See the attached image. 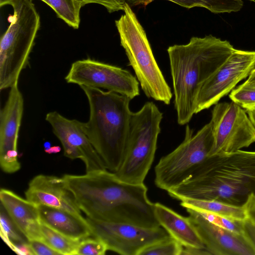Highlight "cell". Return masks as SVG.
Here are the masks:
<instances>
[{"label": "cell", "instance_id": "25", "mask_svg": "<svg viewBox=\"0 0 255 255\" xmlns=\"http://www.w3.org/2000/svg\"><path fill=\"white\" fill-rule=\"evenodd\" d=\"M0 222L1 238L11 250L14 245L25 242L16 231L17 227L5 210H2V207L0 210Z\"/></svg>", "mask_w": 255, "mask_h": 255}, {"label": "cell", "instance_id": "40", "mask_svg": "<svg viewBox=\"0 0 255 255\" xmlns=\"http://www.w3.org/2000/svg\"><path fill=\"white\" fill-rule=\"evenodd\" d=\"M250 0V1H251L255 2V0Z\"/></svg>", "mask_w": 255, "mask_h": 255}, {"label": "cell", "instance_id": "7", "mask_svg": "<svg viewBox=\"0 0 255 255\" xmlns=\"http://www.w3.org/2000/svg\"><path fill=\"white\" fill-rule=\"evenodd\" d=\"M163 114L152 102L132 112L128 136L122 163L114 172L128 183H144L154 159Z\"/></svg>", "mask_w": 255, "mask_h": 255}, {"label": "cell", "instance_id": "10", "mask_svg": "<svg viewBox=\"0 0 255 255\" xmlns=\"http://www.w3.org/2000/svg\"><path fill=\"white\" fill-rule=\"evenodd\" d=\"M65 79L68 83L104 89L131 100L139 95V83L129 71L90 58L73 63Z\"/></svg>", "mask_w": 255, "mask_h": 255}, {"label": "cell", "instance_id": "4", "mask_svg": "<svg viewBox=\"0 0 255 255\" xmlns=\"http://www.w3.org/2000/svg\"><path fill=\"white\" fill-rule=\"evenodd\" d=\"M80 87L90 108L89 119L85 123L87 134L106 169L116 172L123 161L128 136L131 100L115 92Z\"/></svg>", "mask_w": 255, "mask_h": 255}, {"label": "cell", "instance_id": "23", "mask_svg": "<svg viewBox=\"0 0 255 255\" xmlns=\"http://www.w3.org/2000/svg\"><path fill=\"white\" fill-rule=\"evenodd\" d=\"M52 8L57 16L74 29L80 22V9L82 7L77 0H41Z\"/></svg>", "mask_w": 255, "mask_h": 255}, {"label": "cell", "instance_id": "22", "mask_svg": "<svg viewBox=\"0 0 255 255\" xmlns=\"http://www.w3.org/2000/svg\"><path fill=\"white\" fill-rule=\"evenodd\" d=\"M40 241L47 244L59 255H76L80 241L68 238L49 228L42 222L40 226Z\"/></svg>", "mask_w": 255, "mask_h": 255}, {"label": "cell", "instance_id": "3", "mask_svg": "<svg viewBox=\"0 0 255 255\" xmlns=\"http://www.w3.org/2000/svg\"><path fill=\"white\" fill-rule=\"evenodd\" d=\"M235 48L227 40L212 35L192 37L185 44L167 51L173 88L177 123L186 125L195 114V101L201 84L230 56Z\"/></svg>", "mask_w": 255, "mask_h": 255}, {"label": "cell", "instance_id": "19", "mask_svg": "<svg viewBox=\"0 0 255 255\" xmlns=\"http://www.w3.org/2000/svg\"><path fill=\"white\" fill-rule=\"evenodd\" d=\"M154 209L160 226L183 247L206 248L188 217H183L158 202L154 203Z\"/></svg>", "mask_w": 255, "mask_h": 255}, {"label": "cell", "instance_id": "12", "mask_svg": "<svg viewBox=\"0 0 255 255\" xmlns=\"http://www.w3.org/2000/svg\"><path fill=\"white\" fill-rule=\"evenodd\" d=\"M86 219L93 237L99 238L108 250L123 255H139L148 246L170 236L162 227L147 228L124 223Z\"/></svg>", "mask_w": 255, "mask_h": 255}, {"label": "cell", "instance_id": "9", "mask_svg": "<svg viewBox=\"0 0 255 255\" xmlns=\"http://www.w3.org/2000/svg\"><path fill=\"white\" fill-rule=\"evenodd\" d=\"M210 122L214 141L209 156L241 150L255 142V128L246 110L232 101L215 105Z\"/></svg>", "mask_w": 255, "mask_h": 255}, {"label": "cell", "instance_id": "17", "mask_svg": "<svg viewBox=\"0 0 255 255\" xmlns=\"http://www.w3.org/2000/svg\"><path fill=\"white\" fill-rule=\"evenodd\" d=\"M0 200L1 206L27 240L40 241L41 222L38 206L4 188L0 189Z\"/></svg>", "mask_w": 255, "mask_h": 255}, {"label": "cell", "instance_id": "8", "mask_svg": "<svg viewBox=\"0 0 255 255\" xmlns=\"http://www.w3.org/2000/svg\"><path fill=\"white\" fill-rule=\"evenodd\" d=\"M213 141L211 122L195 134L187 124L183 141L172 151L162 157L155 166L156 186L167 192L189 179L209 156Z\"/></svg>", "mask_w": 255, "mask_h": 255}, {"label": "cell", "instance_id": "24", "mask_svg": "<svg viewBox=\"0 0 255 255\" xmlns=\"http://www.w3.org/2000/svg\"><path fill=\"white\" fill-rule=\"evenodd\" d=\"M183 246L169 236L143 250L139 255H181Z\"/></svg>", "mask_w": 255, "mask_h": 255}, {"label": "cell", "instance_id": "21", "mask_svg": "<svg viewBox=\"0 0 255 255\" xmlns=\"http://www.w3.org/2000/svg\"><path fill=\"white\" fill-rule=\"evenodd\" d=\"M180 201V205L182 207L199 212L216 214L239 221H243L247 217L244 207L234 206L218 201L187 199Z\"/></svg>", "mask_w": 255, "mask_h": 255}, {"label": "cell", "instance_id": "31", "mask_svg": "<svg viewBox=\"0 0 255 255\" xmlns=\"http://www.w3.org/2000/svg\"><path fill=\"white\" fill-rule=\"evenodd\" d=\"M243 235L255 251V224L247 217L243 221Z\"/></svg>", "mask_w": 255, "mask_h": 255}, {"label": "cell", "instance_id": "14", "mask_svg": "<svg viewBox=\"0 0 255 255\" xmlns=\"http://www.w3.org/2000/svg\"><path fill=\"white\" fill-rule=\"evenodd\" d=\"M24 101L17 84L10 88L0 112V164L2 171L13 173L20 168L17 140L23 113Z\"/></svg>", "mask_w": 255, "mask_h": 255}, {"label": "cell", "instance_id": "37", "mask_svg": "<svg viewBox=\"0 0 255 255\" xmlns=\"http://www.w3.org/2000/svg\"><path fill=\"white\" fill-rule=\"evenodd\" d=\"M60 150L61 148L59 146H51L50 148L44 150L45 152L48 154L57 153L60 152Z\"/></svg>", "mask_w": 255, "mask_h": 255}, {"label": "cell", "instance_id": "20", "mask_svg": "<svg viewBox=\"0 0 255 255\" xmlns=\"http://www.w3.org/2000/svg\"><path fill=\"white\" fill-rule=\"evenodd\" d=\"M155 0H127L131 7L146 6ZM187 8H205L214 13H231L240 11L243 6V0H167Z\"/></svg>", "mask_w": 255, "mask_h": 255}, {"label": "cell", "instance_id": "6", "mask_svg": "<svg viewBox=\"0 0 255 255\" xmlns=\"http://www.w3.org/2000/svg\"><path fill=\"white\" fill-rule=\"evenodd\" d=\"M10 24L0 41V90L18 83L40 27V16L30 0H16L11 5Z\"/></svg>", "mask_w": 255, "mask_h": 255}, {"label": "cell", "instance_id": "39", "mask_svg": "<svg viewBox=\"0 0 255 255\" xmlns=\"http://www.w3.org/2000/svg\"><path fill=\"white\" fill-rule=\"evenodd\" d=\"M44 146L45 149H47L51 147L50 143L49 142H46L44 144Z\"/></svg>", "mask_w": 255, "mask_h": 255}, {"label": "cell", "instance_id": "36", "mask_svg": "<svg viewBox=\"0 0 255 255\" xmlns=\"http://www.w3.org/2000/svg\"><path fill=\"white\" fill-rule=\"evenodd\" d=\"M244 83L248 85L255 86V69Z\"/></svg>", "mask_w": 255, "mask_h": 255}, {"label": "cell", "instance_id": "18", "mask_svg": "<svg viewBox=\"0 0 255 255\" xmlns=\"http://www.w3.org/2000/svg\"><path fill=\"white\" fill-rule=\"evenodd\" d=\"M40 221L49 228L71 239L81 241L93 237L86 218L69 211L38 205Z\"/></svg>", "mask_w": 255, "mask_h": 255}, {"label": "cell", "instance_id": "29", "mask_svg": "<svg viewBox=\"0 0 255 255\" xmlns=\"http://www.w3.org/2000/svg\"><path fill=\"white\" fill-rule=\"evenodd\" d=\"M82 6L87 4L96 3L104 6L109 12L124 10L126 0H77Z\"/></svg>", "mask_w": 255, "mask_h": 255}, {"label": "cell", "instance_id": "28", "mask_svg": "<svg viewBox=\"0 0 255 255\" xmlns=\"http://www.w3.org/2000/svg\"><path fill=\"white\" fill-rule=\"evenodd\" d=\"M199 213L207 220L216 226L231 232L243 235V221L244 220L232 219L211 213Z\"/></svg>", "mask_w": 255, "mask_h": 255}, {"label": "cell", "instance_id": "30", "mask_svg": "<svg viewBox=\"0 0 255 255\" xmlns=\"http://www.w3.org/2000/svg\"><path fill=\"white\" fill-rule=\"evenodd\" d=\"M34 253L36 255H57L59 254L47 244L40 241H28Z\"/></svg>", "mask_w": 255, "mask_h": 255}, {"label": "cell", "instance_id": "13", "mask_svg": "<svg viewBox=\"0 0 255 255\" xmlns=\"http://www.w3.org/2000/svg\"><path fill=\"white\" fill-rule=\"evenodd\" d=\"M45 120L61 142L65 156L82 160L86 172L107 169L87 134L85 123L67 119L56 111L48 113Z\"/></svg>", "mask_w": 255, "mask_h": 255}, {"label": "cell", "instance_id": "5", "mask_svg": "<svg viewBox=\"0 0 255 255\" xmlns=\"http://www.w3.org/2000/svg\"><path fill=\"white\" fill-rule=\"evenodd\" d=\"M124 11L115 24L129 65L146 96L169 105L173 94L155 59L146 33L127 2Z\"/></svg>", "mask_w": 255, "mask_h": 255}, {"label": "cell", "instance_id": "16", "mask_svg": "<svg viewBox=\"0 0 255 255\" xmlns=\"http://www.w3.org/2000/svg\"><path fill=\"white\" fill-rule=\"evenodd\" d=\"M26 199L36 205H44L82 215L73 193L63 178L39 174L29 182Z\"/></svg>", "mask_w": 255, "mask_h": 255}, {"label": "cell", "instance_id": "32", "mask_svg": "<svg viewBox=\"0 0 255 255\" xmlns=\"http://www.w3.org/2000/svg\"><path fill=\"white\" fill-rule=\"evenodd\" d=\"M12 250L16 254L22 255H34L28 242L18 243L13 246Z\"/></svg>", "mask_w": 255, "mask_h": 255}, {"label": "cell", "instance_id": "35", "mask_svg": "<svg viewBox=\"0 0 255 255\" xmlns=\"http://www.w3.org/2000/svg\"><path fill=\"white\" fill-rule=\"evenodd\" d=\"M245 110L255 128V105L248 107Z\"/></svg>", "mask_w": 255, "mask_h": 255}, {"label": "cell", "instance_id": "27", "mask_svg": "<svg viewBox=\"0 0 255 255\" xmlns=\"http://www.w3.org/2000/svg\"><path fill=\"white\" fill-rule=\"evenodd\" d=\"M108 250L106 244L101 239L93 237L81 240L77 247V255H104Z\"/></svg>", "mask_w": 255, "mask_h": 255}, {"label": "cell", "instance_id": "34", "mask_svg": "<svg viewBox=\"0 0 255 255\" xmlns=\"http://www.w3.org/2000/svg\"><path fill=\"white\" fill-rule=\"evenodd\" d=\"M246 216L255 224V197H252L244 206Z\"/></svg>", "mask_w": 255, "mask_h": 255}, {"label": "cell", "instance_id": "38", "mask_svg": "<svg viewBox=\"0 0 255 255\" xmlns=\"http://www.w3.org/2000/svg\"><path fill=\"white\" fill-rule=\"evenodd\" d=\"M16 0H0V6L1 7L7 4L12 5Z\"/></svg>", "mask_w": 255, "mask_h": 255}, {"label": "cell", "instance_id": "1", "mask_svg": "<svg viewBox=\"0 0 255 255\" xmlns=\"http://www.w3.org/2000/svg\"><path fill=\"white\" fill-rule=\"evenodd\" d=\"M62 177L79 209L89 218L147 228L160 226L144 183H127L107 169Z\"/></svg>", "mask_w": 255, "mask_h": 255}, {"label": "cell", "instance_id": "26", "mask_svg": "<svg viewBox=\"0 0 255 255\" xmlns=\"http://www.w3.org/2000/svg\"><path fill=\"white\" fill-rule=\"evenodd\" d=\"M231 101L244 109L255 105V86L243 83L229 95Z\"/></svg>", "mask_w": 255, "mask_h": 255}, {"label": "cell", "instance_id": "2", "mask_svg": "<svg viewBox=\"0 0 255 255\" xmlns=\"http://www.w3.org/2000/svg\"><path fill=\"white\" fill-rule=\"evenodd\" d=\"M167 192L180 201L215 200L244 207L255 197V151L209 156L189 179Z\"/></svg>", "mask_w": 255, "mask_h": 255}, {"label": "cell", "instance_id": "15", "mask_svg": "<svg viewBox=\"0 0 255 255\" xmlns=\"http://www.w3.org/2000/svg\"><path fill=\"white\" fill-rule=\"evenodd\" d=\"M186 210L189 220L211 255H255V251L243 235L216 226L197 211Z\"/></svg>", "mask_w": 255, "mask_h": 255}, {"label": "cell", "instance_id": "11", "mask_svg": "<svg viewBox=\"0 0 255 255\" xmlns=\"http://www.w3.org/2000/svg\"><path fill=\"white\" fill-rule=\"evenodd\" d=\"M255 69V51L235 49L227 60L200 86L195 114L217 104Z\"/></svg>", "mask_w": 255, "mask_h": 255}, {"label": "cell", "instance_id": "33", "mask_svg": "<svg viewBox=\"0 0 255 255\" xmlns=\"http://www.w3.org/2000/svg\"><path fill=\"white\" fill-rule=\"evenodd\" d=\"M210 253L206 248L195 247H184L181 255H211Z\"/></svg>", "mask_w": 255, "mask_h": 255}]
</instances>
